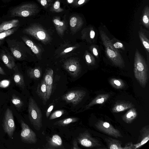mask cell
Instances as JSON below:
<instances>
[{"mask_svg": "<svg viewBox=\"0 0 149 149\" xmlns=\"http://www.w3.org/2000/svg\"><path fill=\"white\" fill-rule=\"evenodd\" d=\"M134 77L140 85L144 88L148 80V68L145 60L138 49H136L134 61Z\"/></svg>", "mask_w": 149, "mask_h": 149, "instance_id": "obj_1", "label": "cell"}, {"mask_svg": "<svg viewBox=\"0 0 149 149\" xmlns=\"http://www.w3.org/2000/svg\"><path fill=\"white\" fill-rule=\"evenodd\" d=\"M100 36L107 57L115 66L124 68V62L122 57L118 49L113 47L111 40L104 33H101Z\"/></svg>", "mask_w": 149, "mask_h": 149, "instance_id": "obj_2", "label": "cell"}, {"mask_svg": "<svg viewBox=\"0 0 149 149\" xmlns=\"http://www.w3.org/2000/svg\"><path fill=\"white\" fill-rule=\"evenodd\" d=\"M38 7L34 3H27L19 4L8 11L11 17H26L35 15L38 11Z\"/></svg>", "mask_w": 149, "mask_h": 149, "instance_id": "obj_3", "label": "cell"}, {"mask_svg": "<svg viewBox=\"0 0 149 149\" xmlns=\"http://www.w3.org/2000/svg\"><path fill=\"white\" fill-rule=\"evenodd\" d=\"M28 113L31 124L35 130H39L42 127V112L34 100L31 97L29 99Z\"/></svg>", "mask_w": 149, "mask_h": 149, "instance_id": "obj_4", "label": "cell"}, {"mask_svg": "<svg viewBox=\"0 0 149 149\" xmlns=\"http://www.w3.org/2000/svg\"><path fill=\"white\" fill-rule=\"evenodd\" d=\"M23 32L44 44L48 43L51 40L50 36L47 31L38 24H31L24 29Z\"/></svg>", "mask_w": 149, "mask_h": 149, "instance_id": "obj_5", "label": "cell"}, {"mask_svg": "<svg viewBox=\"0 0 149 149\" xmlns=\"http://www.w3.org/2000/svg\"><path fill=\"white\" fill-rule=\"evenodd\" d=\"M2 125L4 132L10 138L13 139L15 126L13 112L9 108L6 109L5 112Z\"/></svg>", "mask_w": 149, "mask_h": 149, "instance_id": "obj_6", "label": "cell"}, {"mask_svg": "<svg viewBox=\"0 0 149 149\" xmlns=\"http://www.w3.org/2000/svg\"><path fill=\"white\" fill-rule=\"evenodd\" d=\"M20 123L21 127L20 136L21 141L26 143H36L37 139L35 132L23 120H21Z\"/></svg>", "mask_w": 149, "mask_h": 149, "instance_id": "obj_7", "label": "cell"}, {"mask_svg": "<svg viewBox=\"0 0 149 149\" xmlns=\"http://www.w3.org/2000/svg\"><path fill=\"white\" fill-rule=\"evenodd\" d=\"M95 126L98 130L109 135L116 138L123 137L118 130L107 122L99 120L96 123Z\"/></svg>", "mask_w": 149, "mask_h": 149, "instance_id": "obj_8", "label": "cell"}, {"mask_svg": "<svg viewBox=\"0 0 149 149\" xmlns=\"http://www.w3.org/2000/svg\"><path fill=\"white\" fill-rule=\"evenodd\" d=\"M77 139L79 144L84 147L92 148L101 146L99 141L93 138L87 131L79 134Z\"/></svg>", "mask_w": 149, "mask_h": 149, "instance_id": "obj_9", "label": "cell"}, {"mask_svg": "<svg viewBox=\"0 0 149 149\" xmlns=\"http://www.w3.org/2000/svg\"><path fill=\"white\" fill-rule=\"evenodd\" d=\"M86 95V92L82 90H76L70 91L63 96V99L68 103L76 105L79 103Z\"/></svg>", "mask_w": 149, "mask_h": 149, "instance_id": "obj_10", "label": "cell"}, {"mask_svg": "<svg viewBox=\"0 0 149 149\" xmlns=\"http://www.w3.org/2000/svg\"><path fill=\"white\" fill-rule=\"evenodd\" d=\"M65 69L74 77L79 75L81 67L79 63L74 59H70L66 61L64 64Z\"/></svg>", "mask_w": 149, "mask_h": 149, "instance_id": "obj_11", "label": "cell"}, {"mask_svg": "<svg viewBox=\"0 0 149 149\" xmlns=\"http://www.w3.org/2000/svg\"><path fill=\"white\" fill-rule=\"evenodd\" d=\"M53 71L51 69L47 70L44 77L46 87L47 101L50 98L52 92L53 82Z\"/></svg>", "mask_w": 149, "mask_h": 149, "instance_id": "obj_12", "label": "cell"}, {"mask_svg": "<svg viewBox=\"0 0 149 149\" xmlns=\"http://www.w3.org/2000/svg\"><path fill=\"white\" fill-rule=\"evenodd\" d=\"M134 105L129 101H118L114 105L112 109L113 113L122 112L127 109L134 107Z\"/></svg>", "mask_w": 149, "mask_h": 149, "instance_id": "obj_13", "label": "cell"}, {"mask_svg": "<svg viewBox=\"0 0 149 149\" xmlns=\"http://www.w3.org/2000/svg\"><path fill=\"white\" fill-rule=\"evenodd\" d=\"M48 149L59 148L63 146V142L61 137L55 134L49 138L47 143Z\"/></svg>", "mask_w": 149, "mask_h": 149, "instance_id": "obj_14", "label": "cell"}, {"mask_svg": "<svg viewBox=\"0 0 149 149\" xmlns=\"http://www.w3.org/2000/svg\"><path fill=\"white\" fill-rule=\"evenodd\" d=\"M141 139L140 142L133 144V149L138 148L146 143L149 140V129L148 126L143 127L141 130Z\"/></svg>", "mask_w": 149, "mask_h": 149, "instance_id": "obj_15", "label": "cell"}, {"mask_svg": "<svg viewBox=\"0 0 149 149\" xmlns=\"http://www.w3.org/2000/svg\"><path fill=\"white\" fill-rule=\"evenodd\" d=\"M82 24L81 19L79 16L75 15L71 17L70 20V25L72 32H77L81 27Z\"/></svg>", "mask_w": 149, "mask_h": 149, "instance_id": "obj_16", "label": "cell"}, {"mask_svg": "<svg viewBox=\"0 0 149 149\" xmlns=\"http://www.w3.org/2000/svg\"><path fill=\"white\" fill-rule=\"evenodd\" d=\"M36 93L42 99L43 103L45 104L47 100L46 97V87L44 77L41 83L38 86Z\"/></svg>", "mask_w": 149, "mask_h": 149, "instance_id": "obj_17", "label": "cell"}, {"mask_svg": "<svg viewBox=\"0 0 149 149\" xmlns=\"http://www.w3.org/2000/svg\"><path fill=\"white\" fill-rule=\"evenodd\" d=\"M19 21L17 19H13L4 22L0 24V33L13 28L19 26Z\"/></svg>", "mask_w": 149, "mask_h": 149, "instance_id": "obj_18", "label": "cell"}, {"mask_svg": "<svg viewBox=\"0 0 149 149\" xmlns=\"http://www.w3.org/2000/svg\"><path fill=\"white\" fill-rule=\"evenodd\" d=\"M53 22L57 33L60 36L63 35L66 28L65 22L61 21L58 17H56L54 18Z\"/></svg>", "mask_w": 149, "mask_h": 149, "instance_id": "obj_19", "label": "cell"}, {"mask_svg": "<svg viewBox=\"0 0 149 149\" xmlns=\"http://www.w3.org/2000/svg\"><path fill=\"white\" fill-rule=\"evenodd\" d=\"M110 95L108 93L100 94L87 104L85 108L87 109L95 105L103 104L108 99Z\"/></svg>", "mask_w": 149, "mask_h": 149, "instance_id": "obj_20", "label": "cell"}, {"mask_svg": "<svg viewBox=\"0 0 149 149\" xmlns=\"http://www.w3.org/2000/svg\"><path fill=\"white\" fill-rule=\"evenodd\" d=\"M137 115L136 109L133 107L130 109L122 116V119L126 123H130L136 118Z\"/></svg>", "mask_w": 149, "mask_h": 149, "instance_id": "obj_21", "label": "cell"}, {"mask_svg": "<svg viewBox=\"0 0 149 149\" xmlns=\"http://www.w3.org/2000/svg\"><path fill=\"white\" fill-rule=\"evenodd\" d=\"M105 140L109 149H123V148L121 146L122 143L119 140L111 138H106Z\"/></svg>", "mask_w": 149, "mask_h": 149, "instance_id": "obj_22", "label": "cell"}, {"mask_svg": "<svg viewBox=\"0 0 149 149\" xmlns=\"http://www.w3.org/2000/svg\"><path fill=\"white\" fill-rule=\"evenodd\" d=\"M1 59L6 66L10 69L15 66V63L12 57L7 54H3L1 55Z\"/></svg>", "mask_w": 149, "mask_h": 149, "instance_id": "obj_23", "label": "cell"}, {"mask_svg": "<svg viewBox=\"0 0 149 149\" xmlns=\"http://www.w3.org/2000/svg\"><path fill=\"white\" fill-rule=\"evenodd\" d=\"M22 39L34 54L37 55L40 54L41 52L40 49L31 40L25 37H23Z\"/></svg>", "mask_w": 149, "mask_h": 149, "instance_id": "obj_24", "label": "cell"}, {"mask_svg": "<svg viewBox=\"0 0 149 149\" xmlns=\"http://www.w3.org/2000/svg\"><path fill=\"white\" fill-rule=\"evenodd\" d=\"M79 118L75 117H70L58 120L55 122L54 125L60 126H65L68 124L77 122Z\"/></svg>", "mask_w": 149, "mask_h": 149, "instance_id": "obj_25", "label": "cell"}, {"mask_svg": "<svg viewBox=\"0 0 149 149\" xmlns=\"http://www.w3.org/2000/svg\"><path fill=\"white\" fill-rule=\"evenodd\" d=\"M109 82L112 87L117 89H122L125 86L124 82L119 79L112 78L109 80Z\"/></svg>", "mask_w": 149, "mask_h": 149, "instance_id": "obj_26", "label": "cell"}, {"mask_svg": "<svg viewBox=\"0 0 149 149\" xmlns=\"http://www.w3.org/2000/svg\"><path fill=\"white\" fill-rule=\"evenodd\" d=\"M11 100L13 104L18 109H20L24 105L23 102L20 97L15 94L12 95Z\"/></svg>", "mask_w": 149, "mask_h": 149, "instance_id": "obj_27", "label": "cell"}, {"mask_svg": "<svg viewBox=\"0 0 149 149\" xmlns=\"http://www.w3.org/2000/svg\"><path fill=\"white\" fill-rule=\"evenodd\" d=\"M14 80L16 85L19 86L24 88L25 84L22 76L19 74H16L14 75Z\"/></svg>", "mask_w": 149, "mask_h": 149, "instance_id": "obj_28", "label": "cell"}, {"mask_svg": "<svg viewBox=\"0 0 149 149\" xmlns=\"http://www.w3.org/2000/svg\"><path fill=\"white\" fill-rule=\"evenodd\" d=\"M19 28V26L13 28L0 33V40L13 34Z\"/></svg>", "mask_w": 149, "mask_h": 149, "instance_id": "obj_29", "label": "cell"}, {"mask_svg": "<svg viewBox=\"0 0 149 149\" xmlns=\"http://www.w3.org/2000/svg\"><path fill=\"white\" fill-rule=\"evenodd\" d=\"M139 37L145 48L149 52V40L148 38L143 33H139Z\"/></svg>", "mask_w": 149, "mask_h": 149, "instance_id": "obj_30", "label": "cell"}, {"mask_svg": "<svg viewBox=\"0 0 149 149\" xmlns=\"http://www.w3.org/2000/svg\"><path fill=\"white\" fill-rule=\"evenodd\" d=\"M50 10L52 12L59 13L62 12L63 10L60 7V2L59 1L57 0L53 4Z\"/></svg>", "mask_w": 149, "mask_h": 149, "instance_id": "obj_31", "label": "cell"}, {"mask_svg": "<svg viewBox=\"0 0 149 149\" xmlns=\"http://www.w3.org/2000/svg\"><path fill=\"white\" fill-rule=\"evenodd\" d=\"M64 111L63 110H58L54 111L49 116V120H52L59 117L64 113Z\"/></svg>", "mask_w": 149, "mask_h": 149, "instance_id": "obj_32", "label": "cell"}, {"mask_svg": "<svg viewBox=\"0 0 149 149\" xmlns=\"http://www.w3.org/2000/svg\"><path fill=\"white\" fill-rule=\"evenodd\" d=\"M29 74L31 78H39L41 75V73L40 70L37 68L30 70Z\"/></svg>", "mask_w": 149, "mask_h": 149, "instance_id": "obj_33", "label": "cell"}, {"mask_svg": "<svg viewBox=\"0 0 149 149\" xmlns=\"http://www.w3.org/2000/svg\"><path fill=\"white\" fill-rule=\"evenodd\" d=\"M10 49L12 53L16 58L19 59L22 56V54L19 50L15 47H11Z\"/></svg>", "mask_w": 149, "mask_h": 149, "instance_id": "obj_34", "label": "cell"}, {"mask_svg": "<svg viewBox=\"0 0 149 149\" xmlns=\"http://www.w3.org/2000/svg\"><path fill=\"white\" fill-rule=\"evenodd\" d=\"M85 58L87 63L89 64L92 65L95 62L94 58L91 54L88 52H86L85 55Z\"/></svg>", "mask_w": 149, "mask_h": 149, "instance_id": "obj_35", "label": "cell"}, {"mask_svg": "<svg viewBox=\"0 0 149 149\" xmlns=\"http://www.w3.org/2000/svg\"><path fill=\"white\" fill-rule=\"evenodd\" d=\"M10 84V81L8 79H3L0 81V88H5L8 87Z\"/></svg>", "mask_w": 149, "mask_h": 149, "instance_id": "obj_36", "label": "cell"}, {"mask_svg": "<svg viewBox=\"0 0 149 149\" xmlns=\"http://www.w3.org/2000/svg\"><path fill=\"white\" fill-rule=\"evenodd\" d=\"M111 42L113 46L115 48L117 49H124V45L120 42L118 41H117L116 42H115L112 41Z\"/></svg>", "mask_w": 149, "mask_h": 149, "instance_id": "obj_37", "label": "cell"}, {"mask_svg": "<svg viewBox=\"0 0 149 149\" xmlns=\"http://www.w3.org/2000/svg\"><path fill=\"white\" fill-rule=\"evenodd\" d=\"M54 106L53 104H51L49 106L47 110L46 111V115L47 118H48L49 116V115L54 108Z\"/></svg>", "mask_w": 149, "mask_h": 149, "instance_id": "obj_38", "label": "cell"}, {"mask_svg": "<svg viewBox=\"0 0 149 149\" xmlns=\"http://www.w3.org/2000/svg\"><path fill=\"white\" fill-rule=\"evenodd\" d=\"M45 8H47L48 6V3L47 0H37Z\"/></svg>", "mask_w": 149, "mask_h": 149, "instance_id": "obj_39", "label": "cell"}, {"mask_svg": "<svg viewBox=\"0 0 149 149\" xmlns=\"http://www.w3.org/2000/svg\"><path fill=\"white\" fill-rule=\"evenodd\" d=\"M75 47H71L65 49L62 52V54H64L65 53H68L75 48Z\"/></svg>", "mask_w": 149, "mask_h": 149, "instance_id": "obj_40", "label": "cell"}, {"mask_svg": "<svg viewBox=\"0 0 149 149\" xmlns=\"http://www.w3.org/2000/svg\"><path fill=\"white\" fill-rule=\"evenodd\" d=\"M73 149H80L78 145L77 141V139H74L72 142V148Z\"/></svg>", "mask_w": 149, "mask_h": 149, "instance_id": "obj_41", "label": "cell"}, {"mask_svg": "<svg viewBox=\"0 0 149 149\" xmlns=\"http://www.w3.org/2000/svg\"><path fill=\"white\" fill-rule=\"evenodd\" d=\"M133 144L132 143H128L125 144L123 149H133Z\"/></svg>", "mask_w": 149, "mask_h": 149, "instance_id": "obj_42", "label": "cell"}, {"mask_svg": "<svg viewBox=\"0 0 149 149\" xmlns=\"http://www.w3.org/2000/svg\"><path fill=\"white\" fill-rule=\"evenodd\" d=\"M92 52L93 54L96 56H97L98 55L97 50L95 47H93L92 48Z\"/></svg>", "mask_w": 149, "mask_h": 149, "instance_id": "obj_43", "label": "cell"}, {"mask_svg": "<svg viewBox=\"0 0 149 149\" xmlns=\"http://www.w3.org/2000/svg\"><path fill=\"white\" fill-rule=\"evenodd\" d=\"M95 33L93 30H91L90 33V37L91 39H93L95 37Z\"/></svg>", "mask_w": 149, "mask_h": 149, "instance_id": "obj_44", "label": "cell"}, {"mask_svg": "<svg viewBox=\"0 0 149 149\" xmlns=\"http://www.w3.org/2000/svg\"><path fill=\"white\" fill-rule=\"evenodd\" d=\"M143 21L146 24H147L148 22V19L146 15H144L143 17Z\"/></svg>", "mask_w": 149, "mask_h": 149, "instance_id": "obj_45", "label": "cell"}, {"mask_svg": "<svg viewBox=\"0 0 149 149\" xmlns=\"http://www.w3.org/2000/svg\"><path fill=\"white\" fill-rule=\"evenodd\" d=\"M0 74L5 75L6 73L3 69L0 66Z\"/></svg>", "mask_w": 149, "mask_h": 149, "instance_id": "obj_46", "label": "cell"}, {"mask_svg": "<svg viewBox=\"0 0 149 149\" xmlns=\"http://www.w3.org/2000/svg\"><path fill=\"white\" fill-rule=\"evenodd\" d=\"M12 0H2V1L4 3H7L11 1Z\"/></svg>", "mask_w": 149, "mask_h": 149, "instance_id": "obj_47", "label": "cell"}, {"mask_svg": "<svg viewBox=\"0 0 149 149\" xmlns=\"http://www.w3.org/2000/svg\"><path fill=\"white\" fill-rule=\"evenodd\" d=\"M53 0H47V1L48 3H51Z\"/></svg>", "mask_w": 149, "mask_h": 149, "instance_id": "obj_48", "label": "cell"}, {"mask_svg": "<svg viewBox=\"0 0 149 149\" xmlns=\"http://www.w3.org/2000/svg\"><path fill=\"white\" fill-rule=\"evenodd\" d=\"M68 1L69 2L71 3L72 1L73 0H68Z\"/></svg>", "mask_w": 149, "mask_h": 149, "instance_id": "obj_49", "label": "cell"}, {"mask_svg": "<svg viewBox=\"0 0 149 149\" xmlns=\"http://www.w3.org/2000/svg\"><path fill=\"white\" fill-rule=\"evenodd\" d=\"M1 41H0V44L1 43Z\"/></svg>", "mask_w": 149, "mask_h": 149, "instance_id": "obj_50", "label": "cell"}]
</instances>
